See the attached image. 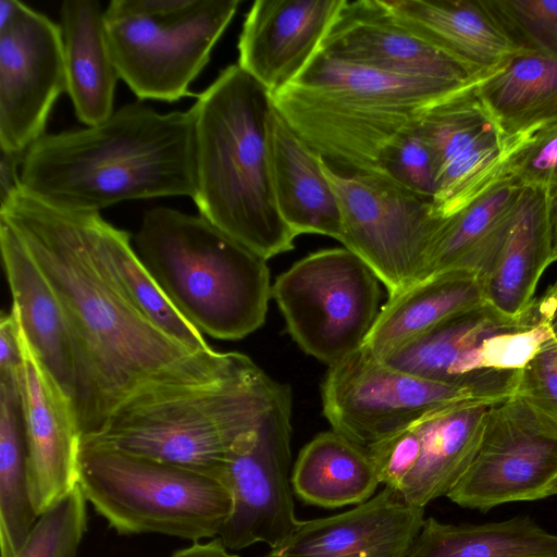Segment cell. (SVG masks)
Here are the masks:
<instances>
[{
    "mask_svg": "<svg viewBox=\"0 0 557 557\" xmlns=\"http://www.w3.org/2000/svg\"><path fill=\"white\" fill-rule=\"evenodd\" d=\"M99 212L50 206L17 189L0 221L20 238L61 302L75 369L73 409L82 442L97 435L135 393L233 372L249 357L194 352L169 337L124 295L103 258Z\"/></svg>",
    "mask_w": 557,
    "mask_h": 557,
    "instance_id": "6da1fadb",
    "label": "cell"
},
{
    "mask_svg": "<svg viewBox=\"0 0 557 557\" xmlns=\"http://www.w3.org/2000/svg\"><path fill=\"white\" fill-rule=\"evenodd\" d=\"M195 113L127 103L84 128L45 134L28 147L21 187L65 210L196 193Z\"/></svg>",
    "mask_w": 557,
    "mask_h": 557,
    "instance_id": "7a4b0ae2",
    "label": "cell"
},
{
    "mask_svg": "<svg viewBox=\"0 0 557 557\" xmlns=\"http://www.w3.org/2000/svg\"><path fill=\"white\" fill-rule=\"evenodd\" d=\"M196 97L199 215L265 260L293 250L297 235L280 214L270 162L272 95L232 64Z\"/></svg>",
    "mask_w": 557,
    "mask_h": 557,
    "instance_id": "3957f363",
    "label": "cell"
},
{
    "mask_svg": "<svg viewBox=\"0 0 557 557\" xmlns=\"http://www.w3.org/2000/svg\"><path fill=\"white\" fill-rule=\"evenodd\" d=\"M474 86L408 77L327 57L273 95L289 126L325 160L379 172L386 147L438 104Z\"/></svg>",
    "mask_w": 557,
    "mask_h": 557,
    "instance_id": "277c9868",
    "label": "cell"
},
{
    "mask_svg": "<svg viewBox=\"0 0 557 557\" xmlns=\"http://www.w3.org/2000/svg\"><path fill=\"white\" fill-rule=\"evenodd\" d=\"M280 383L251 359L222 376L169 383L125 399L95 443L215 478L224 483L232 446L253 431Z\"/></svg>",
    "mask_w": 557,
    "mask_h": 557,
    "instance_id": "5b68a950",
    "label": "cell"
},
{
    "mask_svg": "<svg viewBox=\"0 0 557 557\" xmlns=\"http://www.w3.org/2000/svg\"><path fill=\"white\" fill-rule=\"evenodd\" d=\"M134 244L172 304L202 334L236 341L263 325L272 296L267 260L203 216L152 208Z\"/></svg>",
    "mask_w": 557,
    "mask_h": 557,
    "instance_id": "8992f818",
    "label": "cell"
},
{
    "mask_svg": "<svg viewBox=\"0 0 557 557\" xmlns=\"http://www.w3.org/2000/svg\"><path fill=\"white\" fill-rule=\"evenodd\" d=\"M78 485L120 535L219 537L232 498L212 476L95 443H82Z\"/></svg>",
    "mask_w": 557,
    "mask_h": 557,
    "instance_id": "52a82bcc",
    "label": "cell"
},
{
    "mask_svg": "<svg viewBox=\"0 0 557 557\" xmlns=\"http://www.w3.org/2000/svg\"><path fill=\"white\" fill-rule=\"evenodd\" d=\"M238 0H112L104 9L108 46L122 78L140 99L176 101L210 60Z\"/></svg>",
    "mask_w": 557,
    "mask_h": 557,
    "instance_id": "ba28073f",
    "label": "cell"
},
{
    "mask_svg": "<svg viewBox=\"0 0 557 557\" xmlns=\"http://www.w3.org/2000/svg\"><path fill=\"white\" fill-rule=\"evenodd\" d=\"M519 370L481 372L445 383L393 368L363 348L329 367L321 386L332 430L369 448L431 412L470 398H504L516 391Z\"/></svg>",
    "mask_w": 557,
    "mask_h": 557,
    "instance_id": "9c48e42d",
    "label": "cell"
},
{
    "mask_svg": "<svg viewBox=\"0 0 557 557\" xmlns=\"http://www.w3.org/2000/svg\"><path fill=\"white\" fill-rule=\"evenodd\" d=\"M380 284L351 250L331 248L280 274L272 297L298 346L331 367L362 348L382 308Z\"/></svg>",
    "mask_w": 557,
    "mask_h": 557,
    "instance_id": "30bf717a",
    "label": "cell"
},
{
    "mask_svg": "<svg viewBox=\"0 0 557 557\" xmlns=\"http://www.w3.org/2000/svg\"><path fill=\"white\" fill-rule=\"evenodd\" d=\"M337 198L341 243L361 258L394 297L419 278L425 253L443 219L432 201L376 172L343 174L322 157Z\"/></svg>",
    "mask_w": 557,
    "mask_h": 557,
    "instance_id": "8fae6325",
    "label": "cell"
},
{
    "mask_svg": "<svg viewBox=\"0 0 557 557\" xmlns=\"http://www.w3.org/2000/svg\"><path fill=\"white\" fill-rule=\"evenodd\" d=\"M292 392L278 385L259 425L230 449L224 484L232 507L219 539L228 550L255 543L277 547L299 524L290 473Z\"/></svg>",
    "mask_w": 557,
    "mask_h": 557,
    "instance_id": "7c38bea8",
    "label": "cell"
},
{
    "mask_svg": "<svg viewBox=\"0 0 557 557\" xmlns=\"http://www.w3.org/2000/svg\"><path fill=\"white\" fill-rule=\"evenodd\" d=\"M556 481L557 418L513 392L492 408L475 458L446 496L487 511L552 496Z\"/></svg>",
    "mask_w": 557,
    "mask_h": 557,
    "instance_id": "4fadbf2b",
    "label": "cell"
},
{
    "mask_svg": "<svg viewBox=\"0 0 557 557\" xmlns=\"http://www.w3.org/2000/svg\"><path fill=\"white\" fill-rule=\"evenodd\" d=\"M63 91L60 25L22 3L12 23L0 29V148L23 152L45 135Z\"/></svg>",
    "mask_w": 557,
    "mask_h": 557,
    "instance_id": "5bb4252c",
    "label": "cell"
},
{
    "mask_svg": "<svg viewBox=\"0 0 557 557\" xmlns=\"http://www.w3.org/2000/svg\"><path fill=\"white\" fill-rule=\"evenodd\" d=\"M475 87L435 107L420 128L435 159V216L448 218L506 176V164L516 149L478 98Z\"/></svg>",
    "mask_w": 557,
    "mask_h": 557,
    "instance_id": "9a60e30c",
    "label": "cell"
},
{
    "mask_svg": "<svg viewBox=\"0 0 557 557\" xmlns=\"http://www.w3.org/2000/svg\"><path fill=\"white\" fill-rule=\"evenodd\" d=\"M18 335L23 361L17 387L27 449L28 487L39 517L78 484L82 435L71 400L30 348L20 318Z\"/></svg>",
    "mask_w": 557,
    "mask_h": 557,
    "instance_id": "2e32d148",
    "label": "cell"
},
{
    "mask_svg": "<svg viewBox=\"0 0 557 557\" xmlns=\"http://www.w3.org/2000/svg\"><path fill=\"white\" fill-rule=\"evenodd\" d=\"M320 51L339 61L401 76L470 86L483 79L401 25L382 0H344Z\"/></svg>",
    "mask_w": 557,
    "mask_h": 557,
    "instance_id": "e0dca14e",
    "label": "cell"
},
{
    "mask_svg": "<svg viewBox=\"0 0 557 557\" xmlns=\"http://www.w3.org/2000/svg\"><path fill=\"white\" fill-rule=\"evenodd\" d=\"M344 0H258L238 40V65L273 96L319 52Z\"/></svg>",
    "mask_w": 557,
    "mask_h": 557,
    "instance_id": "ac0fdd59",
    "label": "cell"
},
{
    "mask_svg": "<svg viewBox=\"0 0 557 557\" xmlns=\"http://www.w3.org/2000/svg\"><path fill=\"white\" fill-rule=\"evenodd\" d=\"M424 520V507L385 486L348 511L300 521L271 552L278 557H407Z\"/></svg>",
    "mask_w": 557,
    "mask_h": 557,
    "instance_id": "d6986e66",
    "label": "cell"
},
{
    "mask_svg": "<svg viewBox=\"0 0 557 557\" xmlns=\"http://www.w3.org/2000/svg\"><path fill=\"white\" fill-rule=\"evenodd\" d=\"M4 273L24 335L73 405L75 369L71 333L55 293L12 228L0 221Z\"/></svg>",
    "mask_w": 557,
    "mask_h": 557,
    "instance_id": "ffe728a7",
    "label": "cell"
},
{
    "mask_svg": "<svg viewBox=\"0 0 557 557\" xmlns=\"http://www.w3.org/2000/svg\"><path fill=\"white\" fill-rule=\"evenodd\" d=\"M500 399H465L414 423L421 453L398 492L408 504L425 507L456 486L475 458L491 410Z\"/></svg>",
    "mask_w": 557,
    "mask_h": 557,
    "instance_id": "44dd1931",
    "label": "cell"
},
{
    "mask_svg": "<svg viewBox=\"0 0 557 557\" xmlns=\"http://www.w3.org/2000/svg\"><path fill=\"white\" fill-rule=\"evenodd\" d=\"M269 151L276 205L289 228L300 234L343 237L339 206L314 151L274 108Z\"/></svg>",
    "mask_w": 557,
    "mask_h": 557,
    "instance_id": "7402d4cb",
    "label": "cell"
},
{
    "mask_svg": "<svg viewBox=\"0 0 557 557\" xmlns=\"http://www.w3.org/2000/svg\"><path fill=\"white\" fill-rule=\"evenodd\" d=\"M522 189L505 177L467 207L443 219L431 239L418 281L444 273H463L483 281L496 261Z\"/></svg>",
    "mask_w": 557,
    "mask_h": 557,
    "instance_id": "603a6c76",
    "label": "cell"
},
{
    "mask_svg": "<svg viewBox=\"0 0 557 557\" xmlns=\"http://www.w3.org/2000/svg\"><path fill=\"white\" fill-rule=\"evenodd\" d=\"M552 263L546 190L523 187L496 261L482 281L484 304L511 320L528 318Z\"/></svg>",
    "mask_w": 557,
    "mask_h": 557,
    "instance_id": "cb8c5ba5",
    "label": "cell"
},
{
    "mask_svg": "<svg viewBox=\"0 0 557 557\" xmlns=\"http://www.w3.org/2000/svg\"><path fill=\"white\" fill-rule=\"evenodd\" d=\"M405 27L482 78L519 53L482 0H382Z\"/></svg>",
    "mask_w": 557,
    "mask_h": 557,
    "instance_id": "d4e9b609",
    "label": "cell"
},
{
    "mask_svg": "<svg viewBox=\"0 0 557 557\" xmlns=\"http://www.w3.org/2000/svg\"><path fill=\"white\" fill-rule=\"evenodd\" d=\"M60 18L66 92L77 119L96 125L114 112L120 78L108 46L104 9L95 0H66Z\"/></svg>",
    "mask_w": 557,
    "mask_h": 557,
    "instance_id": "484cf974",
    "label": "cell"
},
{
    "mask_svg": "<svg viewBox=\"0 0 557 557\" xmlns=\"http://www.w3.org/2000/svg\"><path fill=\"white\" fill-rule=\"evenodd\" d=\"M475 94L515 148L557 127V59L519 52L480 81Z\"/></svg>",
    "mask_w": 557,
    "mask_h": 557,
    "instance_id": "4316f807",
    "label": "cell"
},
{
    "mask_svg": "<svg viewBox=\"0 0 557 557\" xmlns=\"http://www.w3.org/2000/svg\"><path fill=\"white\" fill-rule=\"evenodd\" d=\"M484 304L482 281L444 273L418 281L388 298L362 348L383 360L412 339Z\"/></svg>",
    "mask_w": 557,
    "mask_h": 557,
    "instance_id": "83f0119b",
    "label": "cell"
},
{
    "mask_svg": "<svg viewBox=\"0 0 557 557\" xmlns=\"http://www.w3.org/2000/svg\"><path fill=\"white\" fill-rule=\"evenodd\" d=\"M379 484L368 449L333 430L319 433L302 447L292 472L297 497L329 509L362 504Z\"/></svg>",
    "mask_w": 557,
    "mask_h": 557,
    "instance_id": "f1b7e54d",
    "label": "cell"
},
{
    "mask_svg": "<svg viewBox=\"0 0 557 557\" xmlns=\"http://www.w3.org/2000/svg\"><path fill=\"white\" fill-rule=\"evenodd\" d=\"M534 311L522 320H511L483 304L457 314L412 339L385 359L386 364L432 381L459 383L469 355L487 337L537 322Z\"/></svg>",
    "mask_w": 557,
    "mask_h": 557,
    "instance_id": "f546056e",
    "label": "cell"
},
{
    "mask_svg": "<svg viewBox=\"0 0 557 557\" xmlns=\"http://www.w3.org/2000/svg\"><path fill=\"white\" fill-rule=\"evenodd\" d=\"M407 557H557V534L528 516L484 524L424 520Z\"/></svg>",
    "mask_w": 557,
    "mask_h": 557,
    "instance_id": "4dcf8cb0",
    "label": "cell"
},
{
    "mask_svg": "<svg viewBox=\"0 0 557 557\" xmlns=\"http://www.w3.org/2000/svg\"><path fill=\"white\" fill-rule=\"evenodd\" d=\"M132 235L103 218L99 240L106 263L117 285L153 325L194 352L212 350L199 332L172 304L141 262L131 243Z\"/></svg>",
    "mask_w": 557,
    "mask_h": 557,
    "instance_id": "1f68e13d",
    "label": "cell"
},
{
    "mask_svg": "<svg viewBox=\"0 0 557 557\" xmlns=\"http://www.w3.org/2000/svg\"><path fill=\"white\" fill-rule=\"evenodd\" d=\"M38 516L27 475L17 384H0V557H16Z\"/></svg>",
    "mask_w": 557,
    "mask_h": 557,
    "instance_id": "d6a6232c",
    "label": "cell"
},
{
    "mask_svg": "<svg viewBox=\"0 0 557 557\" xmlns=\"http://www.w3.org/2000/svg\"><path fill=\"white\" fill-rule=\"evenodd\" d=\"M519 51L557 59V0H482Z\"/></svg>",
    "mask_w": 557,
    "mask_h": 557,
    "instance_id": "836d02e7",
    "label": "cell"
},
{
    "mask_svg": "<svg viewBox=\"0 0 557 557\" xmlns=\"http://www.w3.org/2000/svg\"><path fill=\"white\" fill-rule=\"evenodd\" d=\"M87 503L77 484L38 517L16 557H76L87 531Z\"/></svg>",
    "mask_w": 557,
    "mask_h": 557,
    "instance_id": "e575fe53",
    "label": "cell"
},
{
    "mask_svg": "<svg viewBox=\"0 0 557 557\" xmlns=\"http://www.w3.org/2000/svg\"><path fill=\"white\" fill-rule=\"evenodd\" d=\"M550 339L549 329L540 319L528 326L494 334L469 355L462 364L461 377L486 370H521Z\"/></svg>",
    "mask_w": 557,
    "mask_h": 557,
    "instance_id": "d590c367",
    "label": "cell"
},
{
    "mask_svg": "<svg viewBox=\"0 0 557 557\" xmlns=\"http://www.w3.org/2000/svg\"><path fill=\"white\" fill-rule=\"evenodd\" d=\"M379 172L432 201L436 188L435 159L420 126L401 134L386 147Z\"/></svg>",
    "mask_w": 557,
    "mask_h": 557,
    "instance_id": "8d00e7d4",
    "label": "cell"
},
{
    "mask_svg": "<svg viewBox=\"0 0 557 557\" xmlns=\"http://www.w3.org/2000/svg\"><path fill=\"white\" fill-rule=\"evenodd\" d=\"M506 176L522 187L546 191L557 186V127L541 132L509 156Z\"/></svg>",
    "mask_w": 557,
    "mask_h": 557,
    "instance_id": "74e56055",
    "label": "cell"
},
{
    "mask_svg": "<svg viewBox=\"0 0 557 557\" xmlns=\"http://www.w3.org/2000/svg\"><path fill=\"white\" fill-rule=\"evenodd\" d=\"M380 483L399 492L414 468L421 453V440L416 425L401 430L367 448Z\"/></svg>",
    "mask_w": 557,
    "mask_h": 557,
    "instance_id": "f35d334b",
    "label": "cell"
},
{
    "mask_svg": "<svg viewBox=\"0 0 557 557\" xmlns=\"http://www.w3.org/2000/svg\"><path fill=\"white\" fill-rule=\"evenodd\" d=\"M516 393L557 418V343L548 341L536 356L519 370Z\"/></svg>",
    "mask_w": 557,
    "mask_h": 557,
    "instance_id": "ab89813d",
    "label": "cell"
},
{
    "mask_svg": "<svg viewBox=\"0 0 557 557\" xmlns=\"http://www.w3.org/2000/svg\"><path fill=\"white\" fill-rule=\"evenodd\" d=\"M22 361L18 318L12 307L0 318V383L17 384Z\"/></svg>",
    "mask_w": 557,
    "mask_h": 557,
    "instance_id": "60d3db41",
    "label": "cell"
},
{
    "mask_svg": "<svg viewBox=\"0 0 557 557\" xmlns=\"http://www.w3.org/2000/svg\"><path fill=\"white\" fill-rule=\"evenodd\" d=\"M0 151V205H2L21 188V168L26 151H8L1 148Z\"/></svg>",
    "mask_w": 557,
    "mask_h": 557,
    "instance_id": "b9f144b4",
    "label": "cell"
},
{
    "mask_svg": "<svg viewBox=\"0 0 557 557\" xmlns=\"http://www.w3.org/2000/svg\"><path fill=\"white\" fill-rule=\"evenodd\" d=\"M534 311L557 343V281L534 302Z\"/></svg>",
    "mask_w": 557,
    "mask_h": 557,
    "instance_id": "7bdbcfd3",
    "label": "cell"
},
{
    "mask_svg": "<svg viewBox=\"0 0 557 557\" xmlns=\"http://www.w3.org/2000/svg\"><path fill=\"white\" fill-rule=\"evenodd\" d=\"M170 557H237L232 554L219 537L207 542H194L191 545L174 552Z\"/></svg>",
    "mask_w": 557,
    "mask_h": 557,
    "instance_id": "ee69618b",
    "label": "cell"
},
{
    "mask_svg": "<svg viewBox=\"0 0 557 557\" xmlns=\"http://www.w3.org/2000/svg\"><path fill=\"white\" fill-rule=\"evenodd\" d=\"M553 261H557V186L546 191Z\"/></svg>",
    "mask_w": 557,
    "mask_h": 557,
    "instance_id": "f6af8a7d",
    "label": "cell"
},
{
    "mask_svg": "<svg viewBox=\"0 0 557 557\" xmlns=\"http://www.w3.org/2000/svg\"><path fill=\"white\" fill-rule=\"evenodd\" d=\"M17 0H0V29L7 27L17 15L21 7Z\"/></svg>",
    "mask_w": 557,
    "mask_h": 557,
    "instance_id": "bcb514c9",
    "label": "cell"
},
{
    "mask_svg": "<svg viewBox=\"0 0 557 557\" xmlns=\"http://www.w3.org/2000/svg\"><path fill=\"white\" fill-rule=\"evenodd\" d=\"M553 495H557V481H556V483L554 484V486L552 488V496Z\"/></svg>",
    "mask_w": 557,
    "mask_h": 557,
    "instance_id": "7dc6e473",
    "label": "cell"
},
{
    "mask_svg": "<svg viewBox=\"0 0 557 557\" xmlns=\"http://www.w3.org/2000/svg\"><path fill=\"white\" fill-rule=\"evenodd\" d=\"M264 557H278L276 556L275 554H273L272 552H270L269 554H267Z\"/></svg>",
    "mask_w": 557,
    "mask_h": 557,
    "instance_id": "c3c4849f",
    "label": "cell"
}]
</instances>
